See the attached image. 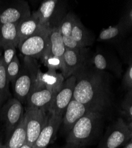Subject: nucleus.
I'll return each mask as SVG.
<instances>
[{
    "mask_svg": "<svg viewBox=\"0 0 132 148\" xmlns=\"http://www.w3.org/2000/svg\"><path fill=\"white\" fill-rule=\"evenodd\" d=\"M108 72L95 69L89 64L77 71L73 98L93 112L102 113L110 106L111 91Z\"/></svg>",
    "mask_w": 132,
    "mask_h": 148,
    "instance_id": "1",
    "label": "nucleus"
},
{
    "mask_svg": "<svg viewBox=\"0 0 132 148\" xmlns=\"http://www.w3.org/2000/svg\"><path fill=\"white\" fill-rule=\"evenodd\" d=\"M103 113L92 112L78 120L69 132L66 142L79 147L90 145L100 127Z\"/></svg>",
    "mask_w": 132,
    "mask_h": 148,
    "instance_id": "2",
    "label": "nucleus"
},
{
    "mask_svg": "<svg viewBox=\"0 0 132 148\" xmlns=\"http://www.w3.org/2000/svg\"><path fill=\"white\" fill-rule=\"evenodd\" d=\"M40 70V65L36 59L28 56L23 58L19 75L13 83L15 98L21 103H26Z\"/></svg>",
    "mask_w": 132,
    "mask_h": 148,
    "instance_id": "3",
    "label": "nucleus"
},
{
    "mask_svg": "<svg viewBox=\"0 0 132 148\" xmlns=\"http://www.w3.org/2000/svg\"><path fill=\"white\" fill-rule=\"evenodd\" d=\"M50 29L40 27L37 33L18 43L20 52L25 56L42 60L48 52Z\"/></svg>",
    "mask_w": 132,
    "mask_h": 148,
    "instance_id": "4",
    "label": "nucleus"
},
{
    "mask_svg": "<svg viewBox=\"0 0 132 148\" xmlns=\"http://www.w3.org/2000/svg\"><path fill=\"white\" fill-rule=\"evenodd\" d=\"M132 138V129L122 118H119L107 130L100 148H118Z\"/></svg>",
    "mask_w": 132,
    "mask_h": 148,
    "instance_id": "5",
    "label": "nucleus"
},
{
    "mask_svg": "<svg viewBox=\"0 0 132 148\" xmlns=\"http://www.w3.org/2000/svg\"><path fill=\"white\" fill-rule=\"evenodd\" d=\"M26 127V143L33 146L43 129L48 118V113L32 106H27L25 112Z\"/></svg>",
    "mask_w": 132,
    "mask_h": 148,
    "instance_id": "6",
    "label": "nucleus"
},
{
    "mask_svg": "<svg viewBox=\"0 0 132 148\" xmlns=\"http://www.w3.org/2000/svg\"><path fill=\"white\" fill-rule=\"evenodd\" d=\"M91 58V52L88 47L65 49L63 56V69L61 72L64 79L74 75L77 71L88 64Z\"/></svg>",
    "mask_w": 132,
    "mask_h": 148,
    "instance_id": "7",
    "label": "nucleus"
},
{
    "mask_svg": "<svg viewBox=\"0 0 132 148\" xmlns=\"http://www.w3.org/2000/svg\"><path fill=\"white\" fill-rule=\"evenodd\" d=\"M76 78L74 75L68 78L55 94L49 107L48 113L63 117L69 103L73 98Z\"/></svg>",
    "mask_w": 132,
    "mask_h": 148,
    "instance_id": "8",
    "label": "nucleus"
},
{
    "mask_svg": "<svg viewBox=\"0 0 132 148\" xmlns=\"http://www.w3.org/2000/svg\"><path fill=\"white\" fill-rule=\"evenodd\" d=\"M88 64L95 69L111 72L118 78L123 73L122 65L118 58L113 53L98 51L91 56Z\"/></svg>",
    "mask_w": 132,
    "mask_h": 148,
    "instance_id": "9",
    "label": "nucleus"
},
{
    "mask_svg": "<svg viewBox=\"0 0 132 148\" xmlns=\"http://www.w3.org/2000/svg\"><path fill=\"white\" fill-rule=\"evenodd\" d=\"M25 111L22 103L16 98L7 101L2 108V117L5 122L8 136L13 132L24 117Z\"/></svg>",
    "mask_w": 132,
    "mask_h": 148,
    "instance_id": "10",
    "label": "nucleus"
},
{
    "mask_svg": "<svg viewBox=\"0 0 132 148\" xmlns=\"http://www.w3.org/2000/svg\"><path fill=\"white\" fill-rule=\"evenodd\" d=\"M30 16V9L27 1H14L0 11V24H18Z\"/></svg>",
    "mask_w": 132,
    "mask_h": 148,
    "instance_id": "11",
    "label": "nucleus"
},
{
    "mask_svg": "<svg viewBox=\"0 0 132 148\" xmlns=\"http://www.w3.org/2000/svg\"><path fill=\"white\" fill-rule=\"evenodd\" d=\"M63 117L48 113L47 122L33 146L34 148H47L56 139V133L62 123Z\"/></svg>",
    "mask_w": 132,
    "mask_h": 148,
    "instance_id": "12",
    "label": "nucleus"
},
{
    "mask_svg": "<svg viewBox=\"0 0 132 148\" xmlns=\"http://www.w3.org/2000/svg\"><path fill=\"white\" fill-rule=\"evenodd\" d=\"M92 112L87 106L72 98L67 106L62 119L65 130L69 132L78 120Z\"/></svg>",
    "mask_w": 132,
    "mask_h": 148,
    "instance_id": "13",
    "label": "nucleus"
},
{
    "mask_svg": "<svg viewBox=\"0 0 132 148\" xmlns=\"http://www.w3.org/2000/svg\"><path fill=\"white\" fill-rule=\"evenodd\" d=\"M64 80L62 73L50 70L43 73L40 69L33 89L46 88L57 92L62 87Z\"/></svg>",
    "mask_w": 132,
    "mask_h": 148,
    "instance_id": "14",
    "label": "nucleus"
},
{
    "mask_svg": "<svg viewBox=\"0 0 132 148\" xmlns=\"http://www.w3.org/2000/svg\"><path fill=\"white\" fill-rule=\"evenodd\" d=\"M56 92L46 88L33 89L26 100L27 106L42 109L48 113L49 107Z\"/></svg>",
    "mask_w": 132,
    "mask_h": 148,
    "instance_id": "15",
    "label": "nucleus"
},
{
    "mask_svg": "<svg viewBox=\"0 0 132 148\" xmlns=\"http://www.w3.org/2000/svg\"><path fill=\"white\" fill-rule=\"evenodd\" d=\"M40 29L39 17L36 12H33L31 16L20 21L17 25V33L18 43L29 38L37 33Z\"/></svg>",
    "mask_w": 132,
    "mask_h": 148,
    "instance_id": "16",
    "label": "nucleus"
},
{
    "mask_svg": "<svg viewBox=\"0 0 132 148\" xmlns=\"http://www.w3.org/2000/svg\"><path fill=\"white\" fill-rule=\"evenodd\" d=\"M65 52L62 36L60 33L57 26L50 29L49 33V47L46 55H53L63 59Z\"/></svg>",
    "mask_w": 132,
    "mask_h": 148,
    "instance_id": "17",
    "label": "nucleus"
},
{
    "mask_svg": "<svg viewBox=\"0 0 132 148\" xmlns=\"http://www.w3.org/2000/svg\"><path fill=\"white\" fill-rule=\"evenodd\" d=\"M71 36L82 48L88 47L93 44L94 41V36L91 33L77 17L71 32Z\"/></svg>",
    "mask_w": 132,
    "mask_h": 148,
    "instance_id": "18",
    "label": "nucleus"
},
{
    "mask_svg": "<svg viewBox=\"0 0 132 148\" xmlns=\"http://www.w3.org/2000/svg\"><path fill=\"white\" fill-rule=\"evenodd\" d=\"M58 3L57 0H47L43 1L38 10L35 11L39 17L40 27L51 28V23Z\"/></svg>",
    "mask_w": 132,
    "mask_h": 148,
    "instance_id": "19",
    "label": "nucleus"
},
{
    "mask_svg": "<svg viewBox=\"0 0 132 148\" xmlns=\"http://www.w3.org/2000/svg\"><path fill=\"white\" fill-rule=\"evenodd\" d=\"M128 32V30L123 24L118 21L116 25L102 30L99 34L97 40L111 43L118 42L124 38V36Z\"/></svg>",
    "mask_w": 132,
    "mask_h": 148,
    "instance_id": "20",
    "label": "nucleus"
},
{
    "mask_svg": "<svg viewBox=\"0 0 132 148\" xmlns=\"http://www.w3.org/2000/svg\"><path fill=\"white\" fill-rule=\"evenodd\" d=\"M17 25V23L0 24V48L10 43L18 45Z\"/></svg>",
    "mask_w": 132,
    "mask_h": 148,
    "instance_id": "21",
    "label": "nucleus"
},
{
    "mask_svg": "<svg viewBox=\"0 0 132 148\" xmlns=\"http://www.w3.org/2000/svg\"><path fill=\"white\" fill-rule=\"evenodd\" d=\"M26 142V127L25 116L10 135L5 148H20Z\"/></svg>",
    "mask_w": 132,
    "mask_h": 148,
    "instance_id": "22",
    "label": "nucleus"
},
{
    "mask_svg": "<svg viewBox=\"0 0 132 148\" xmlns=\"http://www.w3.org/2000/svg\"><path fill=\"white\" fill-rule=\"evenodd\" d=\"M10 81L8 79L6 66L0 56V100L3 103L11 96L9 90Z\"/></svg>",
    "mask_w": 132,
    "mask_h": 148,
    "instance_id": "23",
    "label": "nucleus"
},
{
    "mask_svg": "<svg viewBox=\"0 0 132 148\" xmlns=\"http://www.w3.org/2000/svg\"><path fill=\"white\" fill-rule=\"evenodd\" d=\"M121 113L126 120V123L132 129V90L128 91L121 104Z\"/></svg>",
    "mask_w": 132,
    "mask_h": 148,
    "instance_id": "24",
    "label": "nucleus"
},
{
    "mask_svg": "<svg viewBox=\"0 0 132 148\" xmlns=\"http://www.w3.org/2000/svg\"><path fill=\"white\" fill-rule=\"evenodd\" d=\"M77 16L72 13H69L57 26L62 36H70Z\"/></svg>",
    "mask_w": 132,
    "mask_h": 148,
    "instance_id": "25",
    "label": "nucleus"
},
{
    "mask_svg": "<svg viewBox=\"0 0 132 148\" xmlns=\"http://www.w3.org/2000/svg\"><path fill=\"white\" fill-rule=\"evenodd\" d=\"M21 69V64L17 56L15 55L11 62L6 66V71L10 82L13 83L18 77Z\"/></svg>",
    "mask_w": 132,
    "mask_h": 148,
    "instance_id": "26",
    "label": "nucleus"
},
{
    "mask_svg": "<svg viewBox=\"0 0 132 148\" xmlns=\"http://www.w3.org/2000/svg\"><path fill=\"white\" fill-rule=\"evenodd\" d=\"M48 70H60L62 72L63 69V59L53 55H46L42 60Z\"/></svg>",
    "mask_w": 132,
    "mask_h": 148,
    "instance_id": "27",
    "label": "nucleus"
},
{
    "mask_svg": "<svg viewBox=\"0 0 132 148\" xmlns=\"http://www.w3.org/2000/svg\"><path fill=\"white\" fill-rule=\"evenodd\" d=\"M17 47V46L15 44L10 43L2 47L3 50V55L1 57L6 66L11 62L16 55Z\"/></svg>",
    "mask_w": 132,
    "mask_h": 148,
    "instance_id": "28",
    "label": "nucleus"
},
{
    "mask_svg": "<svg viewBox=\"0 0 132 148\" xmlns=\"http://www.w3.org/2000/svg\"><path fill=\"white\" fill-rule=\"evenodd\" d=\"M120 22L125 28L129 32L132 27V7L130 6L125 12L124 14L120 19Z\"/></svg>",
    "mask_w": 132,
    "mask_h": 148,
    "instance_id": "29",
    "label": "nucleus"
},
{
    "mask_svg": "<svg viewBox=\"0 0 132 148\" xmlns=\"http://www.w3.org/2000/svg\"><path fill=\"white\" fill-rule=\"evenodd\" d=\"M123 84L124 88L127 91L132 90V64L131 62L129 64L126 71L123 77Z\"/></svg>",
    "mask_w": 132,
    "mask_h": 148,
    "instance_id": "30",
    "label": "nucleus"
},
{
    "mask_svg": "<svg viewBox=\"0 0 132 148\" xmlns=\"http://www.w3.org/2000/svg\"><path fill=\"white\" fill-rule=\"evenodd\" d=\"M63 42L65 49H77L81 47L79 44L70 36H63Z\"/></svg>",
    "mask_w": 132,
    "mask_h": 148,
    "instance_id": "31",
    "label": "nucleus"
},
{
    "mask_svg": "<svg viewBox=\"0 0 132 148\" xmlns=\"http://www.w3.org/2000/svg\"><path fill=\"white\" fill-rule=\"evenodd\" d=\"M63 148H80V147H78V146L73 145H70V144L67 143V145L65 147H64Z\"/></svg>",
    "mask_w": 132,
    "mask_h": 148,
    "instance_id": "32",
    "label": "nucleus"
},
{
    "mask_svg": "<svg viewBox=\"0 0 132 148\" xmlns=\"http://www.w3.org/2000/svg\"><path fill=\"white\" fill-rule=\"evenodd\" d=\"M123 148H132V141L130 140L128 143H127Z\"/></svg>",
    "mask_w": 132,
    "mask_h": 148,
    "instance_id": "33",
    "label": "nucleus"
},
{
    "mask_svg": "<svg viewBox=\"0 0 132 148\" xmlns=\"http://www.w3.org/2000/svg\"><path fill=\"white\" fill-rule=\"evenodd\" d=\"M20 148H34V147L33 146H31L26 142Z\"/></svg>",
    "mask_w": 132,
    "mask_h": 148,
    "instance_id": "34",
    "label": "nucleus"
},
{
    "mask_svg": "<svg viewBox=\"0 0 132 148\" xmlns=\"http://www.w3.org/2000/svg\"><path fill=\"white\" fill-rule=\"evenodd\" d=\"M0 148H5V145L3 144L2 142H0Z\"/></svg>",
    "mask_w": 132,
    "mask_h": 148,
    "instance_id": "35",
    "label": "nucleus"
},
{
    "mask_svg": "<svg viewBox=\"0 0 132 148\" xmlns=\"http://www.w3.org/2000/svg\"><path fill=\"white\" fill-rule=\"evenodd\" d=\"M3 103V102H2V101L0 100V107H1V104Z\"/></svg>",
    "mask_w": 132,
    "mask_h": 148,
    "instance_id": "36",
    "label": "nucleus"
}]
</instances>
